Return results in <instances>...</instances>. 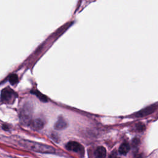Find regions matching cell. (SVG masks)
Wrapping results in <instances>:
<instances>
[{"label":"cell","instance_id":"obj_12","mask_svg":"<svg viewBox=\"0 0 158 158\" xmlns=\"http://www.w3.org/2000/svg\"><path fill=\"white\" fill-rule=\"evenodd\" d=\"M109 158H119V157L117 155V153L116 151H113L111 154L109 156Z\"/></svg>","mask_w":158,"mask_h":158},{"label":"cell","instance_id":"obj_13","mask_svg":"<svg viewBox=\"0 0 158 158\" xmlns=\"http://www.w3.org/2000/svg\"><path fill=\"white\" fill-rule=\"evenodd\" d=\"M144 128H145V127H144V125H143V124H139L138 126H137V129L139 130V131H143V130H144Z\"/></svg>","mask_w":158,"mask_h":158},{"label":"cell","instance_id":"obj_3","mask_svg":"<svg viewBox=\"0 0 158 158\" xmlns=\"http://www.w3.org/2000/svg\"><path fill=\"white\" fill-rule=\"evenodd\" d=\"M16 98V93L10 88L4 89L2 91L1 99L3 103H13Z\"/></svg>","mask_w":158,"mask_h":158},{"label":"cell","instance_id":"obj_7","mask_svg":"<svg viewBox=\"0 0 158 158\" xmlns=\"http://www.w3.org/2000/svg\"><path fill=\"white\" fill-rule=\"evenodd\" d=\"M67 127V122L66 120L62 117H60L57 121L56 122L54 125V128L56 130H63L65 128Z\"/></svg>","mask_w":158,"mask_h":158},{"label":"cell","instance_id":"obj_2","mask_svg":"<svg viewBox=\"0 0 158 158\" xmlns=\"http://www.w3.org/2000/svg\"><path fill=\"white\" fill-rule=\"evenodd\" d=\"M32 116L31 108L29 106H24L20 114V120L22 124L24 125H30L32 122Z\"/></svg>","mask_w":158,"mask_h":158},{"label":"cell","instance_id":"obj_8","mask_svg":"<svg viewBox=\"0 0 158 158\" xmlns=\"http://www.w3.org/2000/svg\"><path fill=\"white\" fill-rule=\"evenodd\" d=\"M30 125L33 129L36 130H39L42 129V128L44 126V123L41 119H37L32 121Z\"/></svg>","mask_w":158,"mask_h":158},{"label":"cell","instance_id":"obj_6","mask_svg":"<svg viewBox=\"0 0 158 158\" xmlns=\"http://www.w3.org/2000/svg\"><path fill=\"white\" fill-rule=\"evenodd\" d=\"M95 158H106V150L103 146H98L94 152Z\"/></svg>","mask_w":158,"mask_h":158},{"label":"cell","instance_id":"obj_10","mask_svg":"<svg viewBox=\"0 0 158 158\" xmlns=\"http://www.w3.org/2000/svg\"><path fill=\"white\" fill-rule=\"evenodd\" d=\"M34 94H35V95L39 98V99H40L41 101H43V102H46V101H48L46 97H45V95H43L42 93H41L40 92H38V91H35V92H34Z\"/></svg>","mask_w":158,"mask_h":158},{"label":"cell","instance_id":"obj_1","mask_svg":"<svg viewBox=\"0 0 158 158\" xmlns=\"http://www.w3.org/2000/svg\"><path fill=\"white\" fill-rule=\"evenodd\" d=\"M21 144L27 149L40 153H54L55 149L50 146L29 140H23Z\"/></svg>","mask_w":158,"mask_h":158},{"label":"cell","instance_id":"obj_4","mask_svg":"<svg viewBox=\"0 0 158 158\" xmlns=\"http://www.w3.org/2000/svg\"><path fill=\"white\" fill-rule=\"evenodd\" d=\"M66 148L70 151L77 152L82 154V152L84 153V149L83 146L78 142L76 141H69L66 144Z\"/></svg>","mask_w":158,"mask_h":158},{"label":"cell","instance_id":"obj_9","mask_svg":"<svg viewBox=\"0 0 158 158\" xmlns=\"http://www.w3.org/2000/svg\"><path fill=\"white\" fill-rule=\"evenodd\" d=\"M130 145L128 143H123L119 149V152L122 155H126L130 151Z\"/></svg>","mask_w":158,"mask_h":158},{"label":"cell","instance_id":"obj_5","mask_svg":"<svg viewBox=\"0 0 158 158\" xmlns=\"http://www.w3.org/2000/svg\"><path fill=\"white\" fill-rule=\"evenodd\" d=\"M156 105H152V106H149V107L140 111V112L137 113L136 116L137 117H143V116H148V115L151 114L152 113H153L154 111L156 109Z\"/></svg>","mask_w":158,"mask_h":158},{"label":"cell","instance_id":"obj_11","mask_svg":"<svg viewBox=\"0 0 158 158\" xmlns=\"http://www.w3.org/2000/svg\"><path fill=\"white\" fill-rule=\"evenodd\" d=\"M18 81V77L16 74H13L10 78V82L12 85L16 84Z\"/></svg>","mask_w":158,"mask_h":158}]
</instances>
